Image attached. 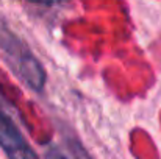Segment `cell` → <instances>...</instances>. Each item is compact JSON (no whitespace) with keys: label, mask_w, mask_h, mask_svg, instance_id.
I'll return each instance as SVG.
<instances>
[{"label":"cell","mask_w":161,"mask_h":159,"mask_svg":"<svg viewBox=\"0 0 161 159\" xmlns=\"http://www.w3.org/2000/svg\"><path fill=\"white\" fill-rule=\"evenodd\" d=\"M0 50L13 72L35 92H41L46 83V72L30 49L0 19Z\"/></svg>","instance_id":"cell-1"},{"label":"cell","mask_w":161,"mask_h":159,"mask_svg":"<svg viewBox=\"0 0 161 159\" xmlns=\"http://www.w3.org/2000/svg\"><path fill=\"white\" fill-rule=\"evenodd\" d=\"M0 147L8 159H39L13 120L0 111Z\"/></svg>","instance_id":"cell-2"},{"label":"cell","mask_w":161,"mask_h":159,"mask_svg":"<svg viewBox=\"0 0 161 159\" xmlns=\"http://www.w3.org/2000/svg\"><path fill=\"white\" fill-rule=\"evenodd\" d=\"M47 159H91L77 139H66V147L50 145L46 151Z\"/></svg>","instance_id":"cell-3"},{"label":"cell","mask_w":161,"mask_h":159,"mask_svg":"<svg viewBox=\"0 0 161 159\" xmlns=\"http://www.w3.org/2000/svg\"><path fill=\"white\" fill-rule=\"evenodd\" d=\"M31 2H41V3H53L56 0H31Z\"/></svg>","instance_id":"cell-4"}]
</instances>
